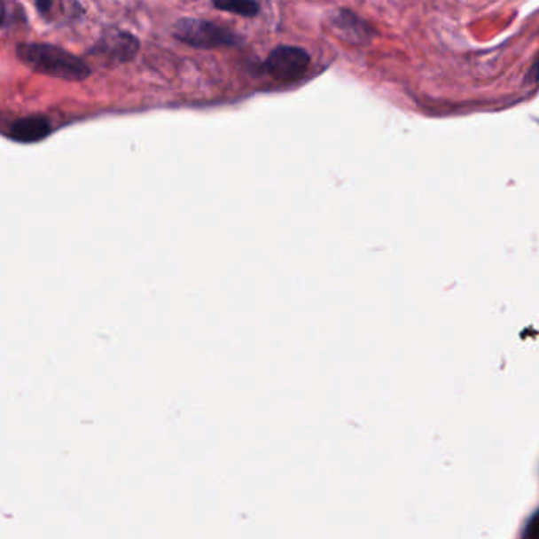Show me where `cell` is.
I'll return each mask as SVG.
<instances>
[{"label": "cell", "instance_id": "obj_1", "mask_svg": "<svg viewBox=\"0 0 539 539\" xmlns=\"http://www.w3.org/2000/svg\"><path fill=\"white\" fill-rule=\"evenodd\" d=\"M16 54L35 74L66 81L88 80L90 68L82 59L50 43H21Z\"/></svg>", "mask_w": 539, "mask_h": 539}, {"label": "cell", "instance_id": "obj_2", "mask_svg": "<svg viewBox=\"0 0 539 539\" xmlns=\"http://www.w3.org/2000/svg\"><path fill=\"white\" fill-rule=\"evenodd\" d=\"M173 35L181 43L199 50H215L222 46H233L239 42L233 30L199 18L179 20L173 27Z\"/></svg>", "mask_w": 539, "mask_h": 539}, {"label": "cell", "instance_id": "obj_3", "mask_svg": "<svg viewBox=\"0 0 539 539\" xmlns=\"http://www.w3.org/2000/svg\"><path fill=\"white\" fill-rule=\"evenodd\" d=\"M266 72L280 82H296L304 80L309 66L310 56L306 50L298 46H277L270 51L264 62Z\"/></svg>", "mask_w": 539, "mask_h": 539}, {"label": "cell", "instance_id": "obj_4", "mask_svg": "<svg viewBox=\"0 0 539 539\" xmlns=\"http://www.w3.org/2000/svg\"><path fill=\"white\" fill-rule=\"evenodd\" d=\"M139 51L138 38L130 32L121 29H108L98 42L90 48L92 58L102 59L106 64H127Z\"/></svg>", "mask_w": 539, "mask_h": 539}, {"label": "cell", "instance_id": "obj_5", "mask_svg": "<svg viewBox=\"0 0 539 539\" xmlns=\"http://www.w3.org/2000/svg\"><path fill=\"white\" fill-rule=\"evenodd\" d=\"M51 133V122L44 116H27L10 127L8 137L16 143H37Z\"/></svg>", "mask_w": 539, "mask_h": 539}, {"label": "cell", "instance_id": "obj_6", "mask_svg": "<svg viewBox=\"0 0 539 539\" xmlns=\"http://www.w3.org/2000/svg\"><path fill=\"white\" fill-rule=\"evenodd\" d=\"M212 5L242 18H254L260 13V4L252 0H217Z\"/></svg>", "mask_w": 539, "mask_h": 539}, {"label": "cell", "instance_id": "obj_7", "mask_svg": "<svg viewBox=\"0 0 539 539\" xmlns=\"http://www.w3.org/2000/svg\"><path fill=\"white\" fill-rule=\"evenodd\" d=\"M525 536L528 539H539V511L528 520Z\"/></svg>", "mask_w": 539, "mask_h": 539}, {"label": "cell", "instance_id": "obj_8", "mask_svg": "<svg viewBox=\"0 0 539 539\" xmlns=\"http://www.w3.org/2000/svg\"><path fill=\"white\" fill-rule=\"evenodd\" d=\"M532 76L535 80H539V60H536V64L533 66Z\"/></svg>", "mask_w": 539, "mask_h": 539}]
</instances>
